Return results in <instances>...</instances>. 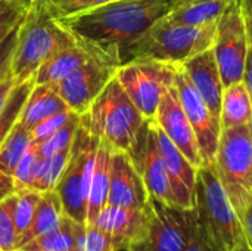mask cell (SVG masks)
<instances>
[{
  "mask_svg": "<svg viewBox=\"0 0 252 251\" xmlns=\"http://www.w3.org/2000/svg\"><path fill=\"white\" fill-rule=\"evenodd\" d=\"M35 84V78L31 77L25 81L16 83L4 104L3 111L0 112V148L7 139L9 133L12 132L13 126L16 124L21 111L28 99V95L31 93L32 87Z\"/></svg>",
  "mask_w": 252,
  "mask_h": 251,
  "instance_id": "4316f807",
  "label": "cell"
},
{
  "mask_svg": "<svg viewBox=\"0 0 252 251\" xmlns=\"http://www.w3.org/2000/svg\"><path fill=\"white\" fill-rule=\"evenodd\" d=\"M16 228L13 220V194L0 201V251L16 250Z\"/></svg>",
  "mask_w": 252,
  "mask_h": 251,
  "instance_id": "d6a6232c",
  "label": "cell"
},
{
  "mask_svg": "<svg viewBox=\"0 0 252 251\" xmlns=\"http://www.w3.org/2000/svg\"><path fill=\"white\" fill-rule=\"evenodd\" d=\"M173 0H115L59 21L74 37L123 61V50L165 16Z\"/></svg>",
  "mask_w": 252,
  "mask_h": 251,
  "instance_id": "6da1fadb",
  "label": "cell"
},
{
  "mask_svg": "<svg viewBox=\"0 0 252 251\" xmlns=\"http://www.w3.org/2000/svg\"><path fill=\"white\" fill-rule=\"evenodd\" d=\"M111 1L115 0H46V4L55 18L62 19V18L90 12Z\"/></svg>",
  "mask_w": 252,
  "mask_h": 251,
  "instance_id": "836d02e7",
  "label": "cell"
},
{
  "mask_svg": "<svg viewBox=\"0 0 252 251\" xmlns=\"http://www.w3.org/2000/svg\"><path fill=\"white\" fill-rule=\"evenodd\" d=\"M145 238L130 251H183L198 220L195 206L182 209L149 197Z\"/></svg>",
  "mask_w": 252,
  "mask_h": 251,
  "instance_id": "9c48e42d",
  "label": "cell"
},
{
  "mask_svg": "<svg viewBox=\"0 0 252 251\" xmlns=\"http://www.w3.org/2000/svg\"><path fill=\"white\" fill-rule=\"evenodd\" d=\"M193 206L214 251H252V244L214 166L196 170Z\"/></svg>",
  "mask_w": 252,
  "mask_h": 251,
  "instance_id": "3957f363",
  "label": "cell"
},
{
  "mask_svg": "<svg viewBox=\"0 0 252 251\" xmlns=\"http://www.w3.org/2000/svg\"><path fill=\"white\" fill-rule=\"evenodd\" d=\"M75 41V37L53 16L46 0H30L18 27V40L10 72L15 83L34 77L55 53Z\"/></svg>",
  "mask_w": 252,
  "mask_h": 251,
  "instance_id": "7a4b0ae2",
  "label": "cell"
},
{
  "mask_svg": "<svg viewBox=\"0 0 252 251\" xmlns=\"http://www.w3.org/2000/svg\"><path fill=\"white\" fill-rule=\"evenodd\" d=\"M128 155L140 172L149 197L167 206H176L170 175L158 148L151 120H148L137 143Z\"/></svg>",
  "mask_w": 252,
  "mask_h": 251,
  "instance_id": "4fadbf2b",
  "label": "cell"
},
{
  "mask_svg": "<svg viewBox=\"0 0 252 251\" xmlns=\"http://www.w3.org/2000/svg\"><path fill=\"white\" fill-rule=\"evenodd\" d=\"M30 143V130L18 118L12 132L0 148V172L13 178V173Z\"/></svg>",
  "mask_w": 252,
  "mask_h": 251,
  "instance_id": "484cf974",
  "label": "cell"
},
{
  "mask_svg": "<svg viewBox=\"0 0 252 251\" xmlns=\"http://www.w3.org/2000/svg\"><path fill=\"white\" fill-rule=\"evenodd\" d=\"M213 50L224 87L244 81L247 67V31L241 0H232L217 18Z\"/></svg>",
  "mask_w": 252,
  "mask_h": 251,
  "instance_id": "30bf717a",
  "label": "cell"
},
{
  "mask_svg": "<svg viewBox=\"0 0 252 251\" xmlns=\"http://www.w3.org/2000/svg\"><path fill=\"white\" fill-rule=\"evenodd\" d=\"M15 84H16V83H15V80H13L12 72H9V74L0 81V112L3 111L4 104H6V101H7V98H9V95H10V92H12V89H13Z\"/></svg>",
  "mask_w": 252,
  "mask_h": 251,
  "instance_id": "60d3db41",
  "label": "cell"
},
{
  "mask_svg": "<svg viewBox=\"0 0 252 251\" xmlns=\"http://www.w3.org/2000/svg\"><path fill=\"white\" fill-rule=\"evenodd\" d=\"M112 149L99 139L93 170L90 175L89 197H87V219L86 223H93L97 215L108 203L109 175H111Z\"/></svg>",
  "mask_w": 252,
  "mask_h": 251,
  "instance_id": "44dd1931",
  "label": "cell"
},
{
  "mask_svg": "<svg viewBox=\"0 0 252 251\" xmlns=\"http://www.w3.org/2000/svg\"><path fill=\"white\" fill-rule=\"evenodd\" d=\"M77 223L63 216L62 222L50 232L40 235L21 249L40 251H78L77 249Z\"/></svg>",
  "mask_w": 252,
  "mask_h": 251,
  "instance_id": "d4e9b609",
  "label": "cell"
},
{
  "mask_svg": "<svg viewBox=\"0 0 252 251\" xmlns=\"http://www.w3.org/2000/svg\"><path fill=\"white\" fill-rule=\"evenodd\" d=\"M182 65L188 77L193 83L195 89L207 102L211 112L220 118L224 84L220 75V70H219L213 47L198 53L196 56L190 58Z\"/></svg>",
  "mask_w": 252,
  "mask_h": 251,
  "instance_id": "d6986e66",
  "label": "cell"
},
{
  "mask_svg": "<svg viewBox=\"0 0 252 251\" xmlns=\"http://www.w3.org/2000/svg\"><path fill=\"white\" fill-rule=\"evenodd\" d=\"M25 10V9H24ZM24 10H21V12H16V13H12V15H9L7 18H4L1 22H0V41L15 28V25L21 21V18H22V15H24Z\"/></svg>",
  "mask_w": 252,
  "mask_h": 251,
  "instance_id": "ab89813d",
  "label": "cell"
},
{
  "mask_svg": "<svg viewBox=\"0 0 252 251\" xmlns=\"http://www.w3.org/2000/svg\"><path fill=\"white\" fill-rule=\"evenodd\" d=\"M93 61L123 64L121 59L109 55L103 49L75 37L74 43L63 47L44 64H41V67L34 74L35 84H55Z\"/></svg>",
  "mask_w": 252,
  "mask_h": 251,
  "instance_id": "2e32d148",
  "label": "cell"
},
{
  "mask_svg": "<svg viewBox=\"0 0 252 251\" xmlns=\"http://www.w3.org/2000/svg\"><path fill=\"white\" fill-rule=\"evenodd\" d=\"M63 216L65 215H63L62 203H61L58 192L55 189L41 192V198L38 201L32 223L28 228V231L18 238L16 249H21L30 241H32L34 238L53 231L62 222Z\"/></svg>",
  "mask_w": 252,
  "mask_h": 251,
  "instance_id": "603a6c76",
  "label": "cell"
},
{
  "mask_svg": "<svg viewBox=\"0 0 252 251\" xmlns=\"http://www.w3.org/2000/svg\"><path fill=\"white\" fill-rule=\"evenodd\" d=\"M15 251H40V250H28V249H16Z\"/></svg>",
  "mask_w": 252,
  "mask_h": 251,
  "instance_id": "7bdbcfd3",
  "label": "cell"
},
{
  "mask_svg": "<svg viewBox=\"0 0 252 251\" xmlns=\"http://www.w3.org/2000/svg\"><path fill=\"white\" fill-rule=\"evenodd\" d=\"M158 148L161 151V155L165 161L173 195L177 207L182 209H192L193 207V191H195V182H196V167L186 158V155L171 142V139L164 133V130L155 123V120H151Z\"/></svg>",
  "mask_w": 252,
  "mask_h": 251,
  "instance_id": "e0dca14e",
  "label": "cell"
},
{
  "mask_svg": "<svg viewBox=\"0 0 252 251\" xmlns=\"http://www.w3.org/2000/svg\"><path fill=\"white\" fill-rule=\"evenodd\" d=\"M154 120L196 169L204 166L195 132L182 107L176 83L164 93Z\"/></svg>",
  "mask_w": 252,
  "mask_h": 251,
  "instance_id": "5bb4252c",
  "label": "cell"
},
{
  "mask_svg": "<svg viewBox=\"0 0 252 251\" xmlns=\"http://www.w3.org/2000/svg\"><path fill=\"white\" fill-rule=\"evenodd\" d=\"M71 148V146H69ZM69 148H65L59 152H55L49 157H43L35 179L31 189L38 192L53 191L65 170V166L69 158Z\"/></svg>",
  "mask_w": 252,
  "mask_h": 251,
  "instance_id": "83f0119b",
  "label": "cell"
},
{
  "mask_svg": "<svg viewBox=\"0 0 252 251\" xmlns=\"http://www.w3.org/2000/svg\"><path fill=\"white\" fill-rule=\"evenodd\" d=\"M183 251H214L211 244H210V240L207 237V232L198 217L196 220V225L192 231V235L186 244V247L183 249Z\"/></svg>",
  "mask_w": 252,
  "mask_h": 251,
  "instance_id": "74e56055",
  "label": "cell"
},
{
  "mask_svg": "<svg viewBox=\"0 0 252 251\" xmlns=\"http://www.w3.org/2000/svg\"><path fill=\"white\" fill-rule=\"evenodd\" d=\"M217 19L205 24H180L164 16L131 41L121 53L123 62L133 58H152L185 64L198 53L211 49L216 41Z\"/></svg>",
  "mask_w": 252,
  "mask_h": 251,
  "instance_id": "277c9868",
  "label": "cell"
},
{
  "mask_svg": "<svg viewBox=\"0 0 252 251\" xmlns=\"http://www.w3.org/2000/svg\"><path fill=\"white\" fill-rule=\"evenodd\" d=\"M148 201L146 185L131 157L124 151H112L106 204L124 209H145Z\"/></svg>",
  "mask_w": 252,
  "mask_h": 251,
  "instance_id": "9a60e30c",
  "label": "cell"
},
{
  "mask_svg": "<svg viewBox=\"0 0 252 251\" xmlns=\"http://www.w3.org/2000/svg\"><path fill=\"white\" fill-rule=\"evenodd\" d=\"M75 115H78V114L72 112L71 109H66V111L58 112V114L49 117L47 120L41 121L32 130H30V141H31V143H35V145L41 143L50 135H53L56 130L63 127L68 121H71Z\"/></svg>",
  "mask_w": 252,
  "mask_h": 251,
  "instance_id": "e575fe53",
  "label": "cell"
},
{
  "mask_svg": "<svg viewBox=\"0 0 252 251\" xmlns=\"http://www.w3.org/2000/svg\"><path fill=\"white\" fill-rule=\"evenodd\" d=\"M40 163H41V155H40L37 146L34 143H30L28 149L22 155V158L13 173L15 192L24 191V189H31L35 175L38 172Z\"/></svg>",
  "mask_w": 252,
  "mask_h": 251,
  "instance_id": "4dcf8cb0",
  "label": "cell"
},
{
  "mask_svg": "<svg viewBox=\"0 0 252 251\" xmlns=\"http://www.w3.org/2000/svg\"><path fill=\"white\" fill-rule=\"evenodd\" d=\"M40 198H41V192L34 189H24V191L13 192V220H15L18 238L24 235L31 226Z\"/></svg>",
  "mask_w": 252,
  "mask_h": 251,
  "instance_id": "f1b7e54d",
  "label": "cell"
},
{
  "mask_svg": "<svg viewBox=\"0 0 252 251\" xmlns=\"http://www.w3.org/2000/svg\"><path fill=\"white\" fill-rule=\"evenodd\" d=\"M120 65L108 61H93L55 83L53 87L66 107L81 115L90 109L106 84L115 77Z\"/></svg>",
  "mask_w": 252,
  "mask_h": 251,
  "instance_id": "7c38bea8",
  "label": "cell"
},
{
  "mask_svg": "<svg viewBox=\"0 0 252 251\" xmlns=\"http://www.w3.org/2000/svg\"><path fill=\"white\" fill-rule=\"evenodd\" d=\"M245 31H247V67L244 81L250 89L252 98V0H241Z\"/></svg>",
  "mask_w": 252,
  "mask_h": 251,
  "instance_id": "d590c367",
  "label": "cell"
},
{
  "mask_svg": "<svg viewBox=\"0 0 252 251\" xmlns=\"http://www.w3.org/2000/svg\"><path fill=\"white\" fill-rule=\"evenodd\" d=\"M78 251H120L114 238L93 223H77Z\"/></svg>",
  "mask_w": 252,
  "mask_h": 251,
  "instance_id": "f546056e",
  "label": "cell"
},
{
  "mask_svg": "<svg viewBox=\"0 0 252 251\" xmlns=\"http://www.w3.org/2000/svg\"><path fill=\"white\" fill-rule=\"evenodd\" d=\"M28 1L30 0H0V22L12 13L24 10Z\"/></svg>",
  "mask_w": 252,
  "mask_h": 251,
  "instance_id": "f35d334b",
  "label": "cell"
},
{
  "mask_svg": "<svg viewBox=\"0 0 252 251\" xmlns=\"http://www.w3.org/2000/svg\"><path fill=\"white\" fill-rule=\"evenodd\" d=\"M232 0H173L167 21L180 24H205L216 21Z\"/></svg>",
  "mask_w": 252,
  "mask_h": 251,
  "instance_id": "cb8c5ba5",
  "label": "cell"
},
{
  "mask_svg": "<svg viewBox=\"0 0 252 251\" xmlns=\"http://www.w3.org/2000/svg\"><path fill=\"white\" fill-rule=\"evenodd\" d=\"M179 64L133 58L117 70V80L146 120H154L164 93L176 83Z\"/></svg>",
  "mask_w": 252,
  "mask_h": 251,
  "instance_id": "ba28073f",
  "label": "cell"
},
{
  "mask_svg": "<svg viewBox=\"0 0 252 251\" xmlns=\"http://www.w3.org/2000/svg\"><path fill=\"white\" fill-rule=\"evenodd\" d=\"M176 87L179 92L182 107L195 132L202 161L205 166H214L219 141L221 135L220 118L211 112L207 102L202 99V96L188 77L182 64H179L177 67Z\"/></svg>",
  "mask_w": 252,
  "mask_h": 251,
  "instance_id": "8fae6325",
  "label": "cell"
},
{
  "mask_svg": "<svg viewBox=\"0 0 252 251\" xmlns=\"http://www.w3.org/2000/svg\"><path fill=\"white\" fill-rule=\"evenodd\" d=\"M97 145L99 138L92 130L87 112H84L80 115V124L69 148L68 163L55 188L61 198L63 215L78 223H86L87 219L89 185Z\"/></svg>",
  "mask_w": 252,
  "mask_h": 251,
  "instance_id": "8992f818",
  "label": "cell"
},
{
  "mask_svg": "<svg viewBox=\"0 0 252 251\" xmlns=\"http://www.w3.org/2000/svg\"><path fill=\"white\" fill-rule=\"evenodd\" d=\"M78 124H80V115H75L71 121H68L63 127H61L53 135H50L46 141H43L38 145L34 143L37 146L41 158L49 157V155H52L55 152H59V151H62L65 148H69L72 141H74Z\"/></svg>",
  "mask_w": 252,
  "mask_h": 251,
  "instance_id": "1f68e13d",
  "label": "cell"
},
{
  "mask_svg": "<svg viewBox=\"0 0 252 251\" xmlns=\"http://www.w3.org/2000/svg\"><path fill=\"white\" fill-rule=\"evenodd\" d=\"M22 19V18H21ZM21 22V21H19ZM19 22L15 25V28L0 41V81L10 72L12 68V59L16 47V40H18V27Z\"/></svg>",
  "mask_w": 252,
  "mask_h": 251,
  "instance_id": "8d00e7d4",
  "label": "cell"
},
{
  "mask_svg": "<svg viewBox=\"0 0 252 251\" xmlns=\"http://www.w3.org/2000/svg\"><path fill=\"white\" fill-rule=\"evenodd\" d=\"M148 215L145 209H124L106 204L94 219L93 225L108 232L120 251H130L146 234Z\"/></svg>",
  "mask_w": 252,
  "mask_h": 251,
  "instance_id": "ac0fdd59",
  "label": "cell"
},
{
  "mask_svg": "<svg viewBox=\"0 0 252 251\" xmlns=\"http://www.w3.org/2000/svg\"><path fill=\"white\" fill-rule=\"evenodd\" d=\"M241 219H242V223L245 226V231H247L248 238H250V241H251L252 244V200L251 203L248 204V207H247V210H245V213L242 215Z\"/></svg>",
  "mask_w": 252,
  "mask_h": 251,
  "instance_id": "b9f144b4",
  "label": "cell"
},
{
  "mask_svg": "<svg viewBox=\"0 0 252 251\" xmlns=\"http://www.w3.org/2000/svg\"><path fill=\"white\" fill-rule=\"evenodd\" d=\"M66 109L69 108L59 96L53 84H34L21 111L19 121L28 130H32L41 121Z\"/></svg>",
  "mask_w": 252,
  "mask_h": 251,
  "instance_id": "ffe728a7",
  "label": "cell"
},
{
  "mask_svg": "<svg viewBox=\"0 0 252 251\" xmlns=\"http://www.w3.org/2000/svg\"><path fill=\"white\" fill-rule=\"evenodd\" d=\"M94 135L112 151L131 152L148 120L114 77L87 111Z\"/></svg>",
  "mask_w": 252,
  "mask_h": 251,
  "instance_id": "5b68a950",
  "label": "cell"
},
{
  "mask_svg": "<svg viewBox=\"0 0 252 251\" xmlns=\"http://www.w3.org/2000/svg\"><path fill=\"white\" fill-rule=\"evenodd\" d=\"M214 170L242 217L252 200V123L221 130Z\"/></svg>",
  "mask_w": 252,
  "mask_h": 251,
  "instance_id": "52a82bcc",
  "label": "cell"
},
{
  "mask_svg": "<svg viewBox=\"0 0 252 251\" xmlns=\"http://www.w3.org/2000/svg\"><path fill=\"white\" fill-rule=\"evenodd\" d=\"M252 123V98L245 81L224 87L220 109L221 130Z\"/></svg>",
  "mask_w": 252,
  "mask_h": 251,
  "instance_id": "7402d4cb",
  "label": "cell"
}]
</instances>
